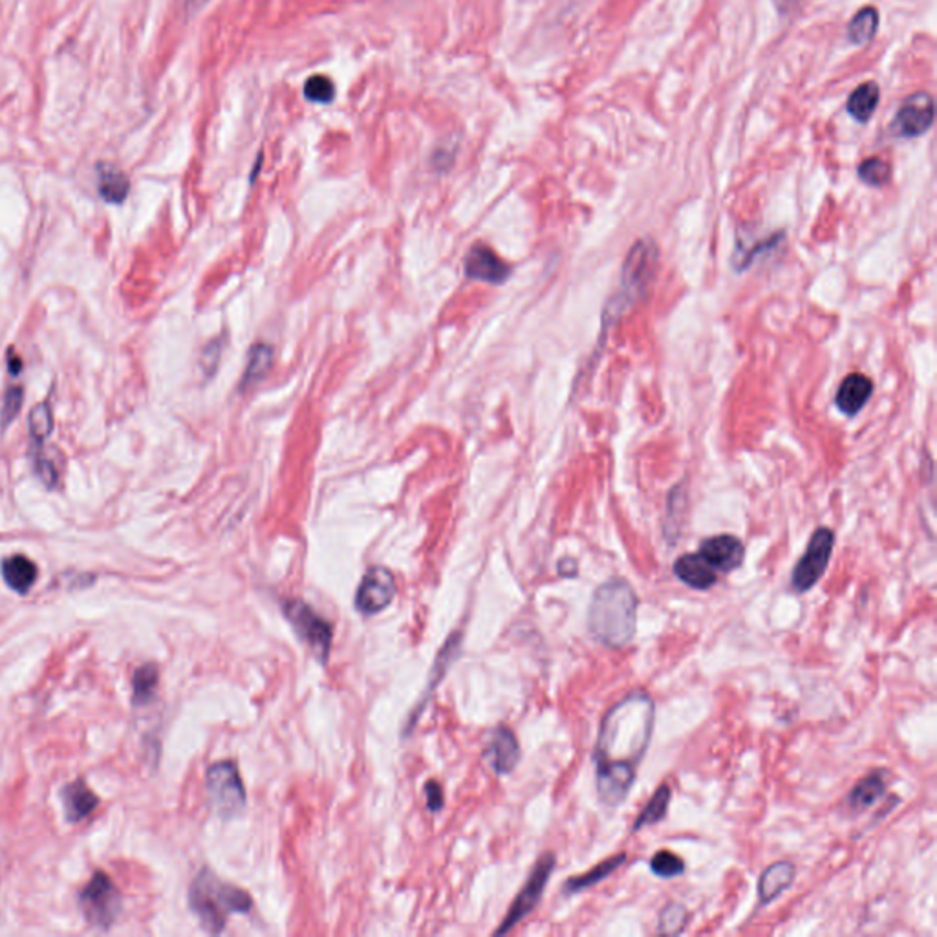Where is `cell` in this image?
Instances as JSON below:
<instances>
[{
  "instance_id": "obj_1",
  "label": "cell",
  "mask_w": 937,
  "mask_h": 937,
  "mask_svg": "<svg viewBox=\"0 0 937 937\" xmlns=\"http://www.w3.org/2000/svg\"><path fill=\"white\" fill-rule=\"evenodd\" d=\"M656 723V705L651 696L635 690L619 701L602 718L597 734L594 761L640 766L651 744Z\"/></svg>"
},
{
  "instance_id": "obj_2",
  "label": "cell",
  "mask_w": 937,
  "mask_h": 937,
  "mask_svg": "<svg viewBox=\"0 0 937 937\" xmlns=\"http://www.w3.org/2000/svg\"><path fill=\"white\" fill-rule=\"evenodd\" d=\"M640 599L634 586L623 577L602 583L594 594L588 629L599 643L610 648H623L634 640L637 629Z\"/></svg>"
},
{
  "instance_id": "obj_3",
  "label": "cell",
  "mask_w": 937,
  "mask_h": 937,
  "mask_svg": "<svg viewBox=\"0 0 937 937\" xmlns=\"http://www.w3.org/2000/svg\"><path fill=\"white\" fill-rule=\"evenodd\" d=\"M189 904L205 930L221 934L227 915L246 914L253 906V899L240 888L221 881L213 871L202 870L189 890Z\"/></svg>"
},
{
  "instance_id": "obj_4",
  "label": "cell",
  "mask_w": 937,
  "mask_h": 937,
  "mask_svg": "<svg viewBox=\"0 0 937 937\" xmlns=\"http://www.w3.org/2000/svg\"><path fill=\"white\" fill-rule=\"evenodd\" d=\"M79 901H81L84 919L100 930L111 928L122 910V895L117 892L116 884L111 881V877L103 871L94 873L81 892Z\"/></svg>"
},
{
  "instance_id": "obj_5",
  "label": "cell",
  "mask_w": 937,
  "mask_h": 937,
  "mask_svg": "<svg viewBox=\"0 0 937 937\" xmlns=\"http://www.w3.org/2000/svg\"><path fill=\"white\" fill-rule=\"evenodd\" d=\"M207 791H210L211 804L224 819L238 815L246 805L242 777L235 761H218L210 767Z\"/></svg>"
},
{
  "instance_id": "obj_6",
  "label": "cell",
  "mask_w": 937,
  "mask_h": 937,
  "mask_svg": "<svg viewBox=\"0 0 937 937\" xmlns=\"http://www.w3.org/2000/svg\"><path fill=\"white\" fill-rule=\"evenodd\" d=\"M282 608L298 637L312 646V651L320 663H326L330 656L331 640H334L331 624L320 618L319 613L312 610L306 602L298 599H290Z\"/></svg>"
},
{
  "instance_id": "obj_7",
  "label": "cell",
  "mask_w": 937,
  "mask_h": 937,
  "mask_svg": "<svg viewBox=\"0 0 937 937\" xmlns=\"http://www.w3.org/2000/svg\"><path fill=\"white\" fill-rule=\"evenodd\" d=\"M833 546H835V533L829 528H819L813 533L808 550L800 557L791 575V586L794 591L805 594L815 588L816 583L826 572L827 564L832 561Z\"/></svg>"
},
{
  "instance_id": "obj_8",
  "label": "cell",
  "mask_w": 937,
  "mask_h": 937,
  "mask_svg": "<svg viewBox=\"0 0 937 937\" xmlns=\"http://www.w3.org/2000/svg\"><path fill=\"white\" fill-rule=\"evenodd\" d=\"M555 855L544 854L541 859L537 860L535 868L531 870L530 879L526 881L524 888L520 890L519 895L515 899V903L509 908V914L503 921V925L498 926L497 936L508 934L511 928L519 925L520 921L524 919L526 915H530L535 910L537 904L541 901L542 893L546 890L547 881L555 870Z\"/></svg>"
},
{
  "instance_id": "obj_9",
  "label": "cell",
  "mask_w": 937,
  "mask_h": 937,
  "mask_svg": "<svg viewBox=\"0 0 937 937\" xmlns=\"http://www.w3.org/2000/svg\"><path fill=\"white\" fill-rule=\"evenodd\" d=\"M396 596V579L383 566L370 568L355 591V608L363 616H374L385 610Z\"/></svg>"
},
{
  "instance_id": "obj_10",
  "label": "cell",
  "mask_w": 937,
  "mask_h": 937,
  "mask_svg": "<svg viewBox=\"0 0 937 937\" xmlns=\"http://www.w3.org/2000/svg\"><path fill=\"white\" fill-rule=\"evenodd\" d=\"M635 769L626 764H599L596 766V783L599 800L607 808H619L634 788Z\"/></svg>"
},
{
  "instance_id": "obj_11",
  "label": "cell",
  "mask_w": 937,
  "mask_h": 937,
  "mask_svg": "<svg viewBox=\"0 0 937 937\" xmlns=\"http://www.w3.org/2000/svg\"><path fill=\"white\" fill-rule=\"evenodd\" d=\"M934 123V100L926 92L910 95L899 109L892 131L901 138H917Z\"/></svg>"
},
{
  "instance_id": "obj_12",
  "label": "cell",
  "mask_w": 937,
  "mask_h": 937,
  "mask_svg": "<svg viewBox=\"0 0 937 937\" xmlns=\"http://www.w3.org/2000/svg\"><path fill=\"white\" fill-rule=\"evenodd\" d=\"M701 557L711 564L720 574H729L740 568L744 563L745 547L740 539L733 535H716L701 542Z\"/></svg>"
},
{
  "instance_id": "obj_13",
  "label": "cell",
  "mask_w": 937,
  "mask_h": 937,
  "mask_svg": "<svg viewBox=\"0 0 937 937\" xmlns=\"http://www.w3.org/2000/svg\"><path fill=\"white\" fill-rule=\"evenodd\" d=\"M487 764L497 775H509L520 760L519 740L508 727H497L489 734L486 745Z\"/></svg>"
},
{
  "instance_id": "obj_14",
  "label": "cell",
  "mask_w": 937,
  "mask_h": 937,
  "mask_svg": "<svg viewBox=\"0 0 937 937\" xmlns=\"http://www.w3.org/2000/svg\"><path fill=\"white\" fill-rule=\"evenodd\" d=\"M465 273L475 281L503 284L509 276V266L487 246H475L465 259Z\"/></svg>"
},
{
  "instance_id": "obj_15",
  "label": "cell",
  "mask_w": 937,
  "mask_h": 937,
  "mask_svg": "<svg viewBox=\"0 0 937 937\" xmlns=\"http://www.w3.org/2000/svg\"><path fill=\"white\" fill-rule=\"evenodd\" d=\"M674 575L692 590H709L716 585V569L700 553H687L674 563Z\"/></svg>"
},
{
  "instance_id": "obj_16",
  "label": "cell",
  "mask_w": 937,
  "mask_h": 937,
  "mask_svg": "<svg viewBox=\"0 0 937 937\" xmlns=\"http://www.w3.org/2000/svg\"><path fill=\"white\" fill-rule=\"evenodd\" d=\"M873 394V383L862 374H849L838 386L835 405L840 413L854 418L866 407Z\"/></svg>"
},
{
  "instance_id": "obj_17",
  "label": "cell",
  "mask_w": 937,
  "mask_h": 937,
  "mask_svg": "<svg viewBox=\"0 0 937 937\" xmlns=\"http://www.w3.org/2000/svg\"><path fill=\"white\" fill-rule=\"evenodd\" d=\"M793 862L789 860H780L775 865L767 866L766 870L761 871L760 881H758V899L761 904H769L771 901L782 895L794 881Z\"/></svg>"
},
{
  "instance_id": "obj_18",
  "label": "cell",
  "mask_w": 937,
  "mask_h": 937,
  "mask_svg": "<svg viewBox=\"0 0 937 937\" xmlns=\"http://www.w3.org/2000/svg\"><path fill=\"white\" fill-rule=\"evenodd\" d=\"M460 640H462V635L454 632V634L445 641V645L441 648L440 654L436 657L434 668L430 670V684L427 685V690H425L424 700L419 701V707L416 705V711L410 714V720H408L407 734L410 729H413L414 723L418 720L419 714L424 711V707L427 705V700H429V696L434 692L436 687L440 684L443 676H445L447 670L451 667V663L456 659L458 652H460Z\"/></svg>"
},
{
  "instance_id": "obj_19",
  "label": "cell",
  "mask_w": 937,
  "mask_h": 937,
  "mask_svg": "<svg viewBox=\"0 0 937 937\" xmlns=\"http://www.w3.org/2000/svg\"><path fill=\"white\" fill-rule=\"evenodd\" d=\"M37 575H39V569L35 566L34 561H30L24 555H13V557L4 558V563H2V577L7 580V585L18 594H29L37 580Z\"/></svg>"
},
{
  "instance_id": "obj_20",
  "label": "cell",
  "mask_w": 937,
  "mask_h": 937,
  "mask_svg": "<svg viewBox=\"0 0 937 937\" xmlns=\"http://www.w3.org/2000/svg\"><path fill=\"white\" fill-rule=\"evenodd\" d=\"M63 805L65 813L70 822H79L92 815V811L98 808V797L90 791L83 782L68 783L67 788L63 789L61 793Z\"/></svg>"
},
{
  "instance_id": "obj_21",
  "label": "cell",
  "mask_w": 937,
  "mask_h": 937,
  "mask_svg": "<svg viewBox=\"0 0 937 937\" xmlns=\"http://www.w3.org/2000/svg\"><path fill=\"white\" fill-rule=\"evenodd\" d=\"M98 189H100L101 199L109 204H123L127 200L128 191H131V182L122 169H117L111 163H100L98 166Z\"/></svg>"
},
{
  "instance_id": "obj_22",
  "label": "cell",
  "mask_w": 937,
  "mask_h": 937,
  "mask_svg": "<svg viewBox=\"0 0 937 937\" xmlns=\"http://www.w3.org/2000/svg\"><path fill=\"white\" fill-rule=\"evenodd\" d=\"M887 771L870 772L868 777L859 780L857 786L851 789V793L848 794L849 808L854 811H862L877 804V800L881 799L884 791H887Z\"/></svg>"
},
{
  "instance_id": "obj_23",
  "label": "cell",
  "mask_w": 937,
  "mask_h": 937,
  "mask_svg": "<svg viewBox=\"0 0 937 937\" xmlns=\"http://www.w3.org/2000/svg\"><path fill=\"white\" fill-rule=\"evenodd\" d=\"M624 860H626V855H613L610 859L602 860L599 865L594 866L590 871H586L583 876L569 877L566 884H564V893L574 895V893L583 892L586 888L596 887V884L612 876L613 871L619 870L624 865Z\"/></svg>"
},
{
  "instance_id": "obj_24",
  "label": "cell",
  "mask_w": 937,
  "mask_h": 937,
  "mask_svg": "<svg viewBox=\"0 0 937 937\" xmlns=\"http://www.w3.org/2000/svg\"><path fill=\"white\" fill-rule=\"evenodd\" d=\"M879 100H881V89L873 81H868V83L857 87L854 94L849 95L848 112L855 122H870V117L877 111Z\"/></svg>"
},
{
  "instance_id": "obj_25",
  "label": "cell",
  "mask_w": 937,
  "mask_h": 937,
  "mask_svg": "<svg viewBox=\"0 0 937 937\" xmlns=\"http://www.w3.org/2000/svg\"><path fill=\"white\" fill-rule=\"evenodd\" d=\"M673 799V791L667 783H663L656 789V793L652 794L645 810L641 811L634 822V833L640 832L643 827L654 826L657 822H662L668 813V805Z\"/></svg>"
},
{
  "instance_id": "obj_26",
  "label": "cell",
  "mask_w": 937,
  "mask_h": 937,
  "mask_svg": "<svg viewBox=\"0 0 937 937\" xmlns=\"http://www.w3.org/2000/svg\"><path fill=\"white\" fill-rule=\"evenodd\" d=\"M879 29V13L876 8L866 7L855 13L848 26V37L854 45L862 46L876 37Z\"/></svg>"
},
{
  "instance_id": "obj_27",
  "label": "cell",
  "mask_w": 937,
  "mask_h": 937,
  "mask_svg": "<svg viewBox=\"0 0 937 937\" xmlns=\"http://www.w3.org/2000/svg\"><path fill=\"white\" fill-rule=\"evenodd\" d=\"M271 359H273V350L268 345L253 347V350L249 352L248 366H246V374H244L242 383H240L244 391L264 377L266 372L270 370Z\"/></svg>"
},
{
  "instance_id": "obj_28",
  "label": "cell",
  "mask_w": 937,
  "mask_h": 937,
  "mask_svg": "<svg viewBox=\"0 0 937 937\" xmlns=\"http://www.w3.org/2000/svg\"><path fill=\"white\" fill-rule=\"evenodd\" d=\"M160 681V673L156 665H144L133 676V700L136 705H144L155 696Z\"/></svg>"
},
{
  "instance_id": "obj_29",
  "label": "cell",
  "mask_w": 937,
  "mask_h": 937,
  "mask_svg": "<svg viewBox=\"0 0 937 937\" xmlns=\"http://www.w3.org/2000/svg\"><path fill=\"white\" fill-rule=\"evenodd\" d=\"M304 98L315 105H330L336 100V83L325 74H314L304 83Z\"/></svg>"
},
{
  "instance_id": "obj_30",
  "label": "cell",
  "mask_w": 937,
  "mask_h": 937,
  "mask_svg": "<svg viewBox=\"0 0 937 937\" xmlns=\"http://www.w3.org/2000/svg\"><path fill=\"white\" fill-rule=\"evenodd\" d=\"M651 870L654 876L662 877V879H674V877L684 876L685 862L681 857L673 854V851L662 849L652 857Z\"/></svg>"
},
{
  "instance_id": "obj_31",
  "label": "cell",
  "mask_w": 937,
  "mask_h": 937,
  "mask_svg": "<svg viewBox=\"0 0 937 937\" xmlns=\"http://www.w3.org/2000/svg\"><path fill=\"white\" fill-rule=\"evenodd\" d=\"M30 432L35 441H43L50 436L54 430V414H52L48 403H39L32 408L29 419Z\"/></svg>"
},
{
  "instance_id": "obj_32",
  "label": "cell",
  "mask_w": 937,
  "mask_h": 937,
  "mask_svg": "<svg viewBox=\"0 0 937 937\" xmlns=\"http://www.w3.org/2000/svg\"><path fill=\"white\" fill-rule=\"evenodd\" d=\"M892 169L881 158H868L859 166V178L871 188H881L890 180Z\"/></svg>"
},
{
  "instance_id": "obj_33",
  "label": "cell",
  "mask_w": 937,
  "mask_h": 937,
  "mask_svg": "<svg viewBox=\"0 0 937 937\" xmlns=\"http://www.w3.org/2000/svg\"><path fill=\"white\" fill-rule=\"evenodd\" d=\"M687 925V910L681 904H667L659 914V925L657 930L659 934H679Z\"/></svg>"
},
{
  "instance_id": "obj_34",
  "label": "cell",
  "mask_w": 937,
  "mask_h": 937,
  "mask_svg": "<svg viewBox=\"0 0 937 937\" xmlns=\"http://www.w3.org/2000/svg\"><path fill=\"white\" fill-rule=\"evenodd\" d=\"M23 386H10L7 396H4V403H2V410H0V425H2V429H7L8 425L18 418L21 408H23Z\"/></svg>"
},
{
  "instance_id": "obj_35",
  "label": "cell",
  "mask_w": 937,
  "mask_h": 937,
  "mask_svg": "<svg viewBox=\"0 0 937 937\" xmlns=\"http://www.w3.org/2000/svg\"><path fill=\"white\" fill-rule=\"evenodd\" d=\"M34 468L37 476H39L41 481L45 482L46 487H56L57 484V471L54 465H52L48 460H46L39 451L34 452Z\"/></svg>"
},
{
  "instance_id": "obj_36",
  "label": "cell",
  "mask_w": 937,
  "mask_h": 937,
  "mask_svg": "<svg viewBox=\"0 0 937 937\" xmlns=\"http://www.w3.org/2000/svg\"><path fill=\"white\" fill-rule=\"evenodd\" d=\"M425 797H427V808L430 811H440L441 805H443V791H441L440 783L434 782V780H430L425 786Z\"/></svg>"
},
{
  "instance_id": "obj_37",
  "label": "cell",
  "mask_w": 937,
  "mask_h": 937,
  "mask_svg": "<svg viewBox=\"0 0 937 937\" xmlns=\"http://www.w3.org/2000/svg\"><path fill=\"white\" fill-rule=\"evenodd\" d=\"M218 358H221V347L218 345H211L207 350H205L204 355H202V366H204L205 372L211 374V372H215L216 363H218Z\"/></svg>"
},
{
  "instance_id": "obj_38",
  "label": "cell",
  "mask_w": 937,
  "mask_h": 937,
  "mask_svg": "<svg viewBox=\"0 0 937 937\" xmlns=\"http://www.w3.org/2000/svg\"><path fill=\"white\" fill-rule=\"evenodd\" d=\"M558 572L564 577H575L577 575V563L572 561V558H563L561 563H558Z\"/></svg>"
},
{
  "instance_id": "obj_39",
  "label": "cell",
  "mask_w": 937,
  "mask_h": 937,
  "mask_svg": "<svg viewBox=\"0 0 937 937\" xmlns=\"http://www.w3.org/2000/svg\"><path fill=\"white\" fill-rule=\"evenodd\" d=\"M8 366H10V374L12 375H19L21 374V370H23V361H21V358L13 350L8 352Z\"/></svg>"
},
{
  "instance_id": "obj_40",
  "label": "cell",
  "mask_w": 937,
  "mask_h": 937,
  "mask_svg": "<svg viewBox=\"0 0 937 937\" xmlns=\"http://www.w3.org/2000/svg\"><path fill=\"white\" fill-rule=\"evenodd\" d=\"M211 0H185L189 13L200 12L205 4H210Z\"/></svg>"
}]
</instances>
